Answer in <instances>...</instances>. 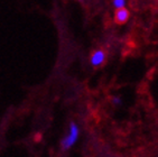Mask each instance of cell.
<instances>
[{
  "label": "cell",
  "mask_w": 158,
  "mask_h": 157,
  "mask_svg": "<svg viewBox=\"0 0 158 157\" xmlns=\"http://www.w3.org/2000/svg\"><path fill=\"white\" fill-rule=\"evenodd\" d=\"M112 6L117 10L122 9V8H126V1H123V0H114V1H112Z\"/></svg>",
  "instance_id": "cell-4"
},
{
  "label": "cell",
  "mask_w": 158,
  "mask_h": 157,
  "mask_svg": "<svg viewBox=\"0 0 158 157\" xmlns=\"http://www.w3.org/2000/svg\"><path fill=\"white\" fill-rule=\"evenodd\" d=\"M111 101H112L113 106L119 107V106H121V104H122V99L120 97H113Z\"/></svg>",
  "instance_id": "cell-5"
},
{
  "label": "cell",
  "mask_w": 158,
  "mask_h": 157,
  "mask_svg": "<svg viewBox=\"0 0 158 157\" xmlns=\"http://www.w3.org/2000/svg\"><path fill=\"white\" fill-rule=\"evenodd\" d=\"M80 136V128L76 122L71 121L69 126V131L64 136V138L61 140V148L62 151H69L73 147L74 144L77 142Z\"/></svg>",
  "instance_id": "cell-1"
},
{
  "label": "cell",
  "mask_w": 158,
  "mask_h": 157,
  "mask_svg": "<svg viewBox=\"0 0 158 157\" xmlns=\"http://www.w3.org/2000/svg\"><path fill=\"white\" fill-rule=\"evenodd\" d=\"M106 52L103 49H95L91 54V64L93 67H100L106 62Z\"/></svg>",
  "instance_id": "cell-2"
},
{
  "label": "cell",
  "mask_w": 158,
  "mask_h": 157,
  "mask_svg": "<svg viewBox=\"0 0 158 157\" xmlns=\"http://www.w3.org/2000/svg\"><path fill=\"white\" fill-rule=\"evenodd\" d=\"M129 17H130V11L127 8L118 9L116 10V14H114V21L118 25H123L128 21Z\"/></svg>",
  "instance_id": "cell-3"
}]
</instances>
